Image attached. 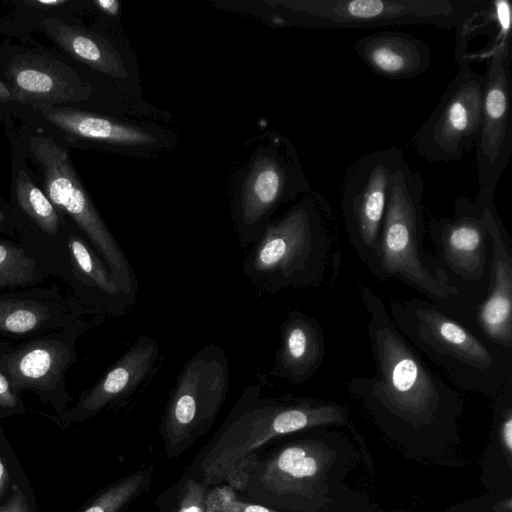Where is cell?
Wrapping results in <instances>:
<instances>
[{
	"label": "cell",
	"mask_w": 512,
	"mask_h": 512,
	"mask_svg": "<svg viewBox=\"0 0 512 512\" xmlns=\"http://www.w3.org/2000/svg\"><path fill=\"white\" fill-rule=\"evenodd\" d=\"M325 349L319 321L301 311L292 310L280 326L279 348L270 373L290 384H303L322 366Z\"/></svg>",
	"instance_id": "d4e9b609"
},
{
	"label": "cell",
	"mask_w": 512,
	"mask_h": 512,
	"mask_svg": "<svg viewBox=\"0 0 512 512\" xmlns=\"http://www.w3.org/2000/svg\"><path fill=\"white\" fill-rule=\"evenodd\" d=\"M459 63L436 107L412 139L416 153L429 162L459 161L478 139L485 75L468 60Z\"/></svg>",
	"instance_id": "2e32d148"
},
{
	"label": "cell",
	"mask_w": 512,
	"mask_h": 512,
	"mask_svg": "<svg viewBox=\"0 0 512 512\" xmlns=\"http://www.w3.org/2000/svg\"><path fill=\"white\" fill-rule=\"evenodd\" d=\"M348 422L343 404L314 397H271L248 385L202 457L199 467L208 485L220 484L228 468L243 455L280 436Z\"/></svg>",
	"instance_id": "5b68a950"
},
{
	"label": "cell",
	"mask_w": 512,
	"mask_h": 512,
	"mask_svg": "<svg viewBox=\"0 0 512 512\" xmlns=\"http://www.w3.org/2000/svg\"><path fill=\"white\" fill-rule=\"evenodd\" d=\"M35 29L47 36L57 51L68 59L127 97L140 100V77L135 56L114 28L97 22L89 28L84 24L46 19Z\"/></svg>",
	"instance_id": "e0dca14e"
},
{
	"label": "cell",
	"mask_w": 512,
	"mask_h": 512,
	"mask_svg": "<svg viewBox=\"0 0 512 512\" xmlns=\"http://www.w3.org/2000/svg\"><path fill=\"white\" fill-rule=\"evenodd\" d=\"M89 316L59 285L0 293V335L18 340L67 327Z\"/></svg>",
	"instance_id": "44dd1931"
},
{
	"label": "cell",
	"mask_w": 512,
	"mask_h": 512,
	"mask_svg": "<svg viewBox=\"0 0 512 512\" xmlns=\"http://www.w3.org/2000/svg\"><path fill=\"white\" fill-rule=\"evenodd\" d=\"M0 512H30L27 499L18 485H13L11 497L0 507Z\"/></svg>",
	"instance_id": "d590c367"
},
{
	"label": "cell",
	"mask_w": 512,
	"mask_h": 512,
	"mask_svg": "<svg viewBox=\"0 0 512 512\" xmlns=\"http://www.w3.org/2000/svg\"><path fill=\"white\" fill-rule=\"evenodd\" d=\"M481 0H285L269 3L274 24L311 29L429 25L461 33L487 6Z\"/></svg>",
	"instance_id": "ba28073f"
},
{
	"label": "cell",
	"mask_w": 512,
	"mask_h": 512,
	"mask_svg": "<svg viewBox=\"0 0 512 512\" xmlns=\"http://www.w3.org/2000/svg\"><path fill=\"white\" fill-rule=\"evenodd\" d=\"M159 356L158 341L148 335L139 336L94 385L81 393L66 419L84 421L125 401L153 373Z\"/></svg>",
	"instance_id": "7402d4cb"
},
{
	"label": "cell",
	"mask_w": 512,
	"mask_h": 512,
	"mask_svg": "<svg viewBox=\"0 0 512 512\" xmlns=\"http://www.w3.org/2000/svg\"><path fill=\"white\" fill-rule=\"evenodd\" d=\"M0 33L9 35V36H15L22 40H26V42L31 41L29 38V34L21 30L18 26H16L11 20L6 18L0 19Z\"/></svg>",
	"instance_id": "8d00e7d4"
},
{
	"label": "cell",
	"mask_w": 512,
	"mask_h": 512,
	"mask_svg": "<svg viewBox=\"0 0 512 512\" xmlns=\"http://www.w3.org/2000/svg\"><path fill=\"white\" fill-rule=\"evenodd\" d=\"M239 512H280L276 509L252 502L243 501Z\"/></svg>",
	"instance_id": "74e56055"
},
{
	"label": "cell",
	"mask_w": 512,
	"mask_h": 512,
	"mask_svg": "<svg viewBox=\"0 0 512 512\" xmlns=\"http://www.w3.org/2000/svg\"><path fill=\"white\" fill-rule=\"evenodd\" d=\"M0 236L27 240L21 219L12 205L0 199ZM31 242V241H30ZM33 243V242H32Z\"/></svg>",
	"instance_id": "1f68e13d"
},
{
	"label": "cell",
	"mask_w": 512,
	"mask_h": 512,
	"mask_svg": "<svg viewBox=\"0 0 512 512\" xmlns=\"http://www.w3.org/2000/svg\"><path fill=\"white\" fill-rule=\"evenodd\" d=\"M229 386V361L219 345H204L184 363L160 424L169 458L180 455L209 430L225 403Z\"/></svg>",
	"instance_id": "30bf717a"
},
{
	"label": "cell",
	"mask_w": 512,
	"mask_h": 512,
	"mask_svg": "<svg viewBox=\"0 0 512 512\" xmlns=\"http://www.w3.org/2000/svg\"><path fill=\"white\" fill-rule=\"evenodd\" d=\"M510 395L506 400V405L501 410L499 423V438L509 465L512 463V408L510 405Z\"/></svg>",
	"instance_id": "e575fe53"
},
{
	"label": "cell",
	"mask_w": 512,
	"mask_h": 512,
	"mask_svg": "<svg viewBox=\"0 0 512 512\" xmlns=\"http://www.w3.org/2000/svg\"><path fill=\"white\" fill-rule=\"evenodd\" d=\"M483 207L490 239L489 286L475 309V320L484 338L493 345L512 349V245L495 202Z\"/></svg>",
	"instance_id": "ffe728a7"
},
{
	"label": "cell",
	"mask_w": 512,
	"mask_h": 512,
	"mask_svg": "<svg viewBox=\"0 0 512 512\" xmlns=\"http://www.w3.org/2000/svg\"><path fill=\"white\" fill-rule=\"evenodd\" d=\"M359 295L375 374L348 379L347 390L377 416L413 429L434 426L456 413L461 395L401 334L382 298L364 284H359Z\"/></svg>",
	"instance_id": "6da1fadb"
},
{
	"label": "cell",
	"mask_w": 512,
	"mask_h": 512,
	"mask_svg": "<svg viewBox=\"0 0 512 512\" xmlns=\"http://www.w3.org/2000/svg\"><path fill=\"white\" fill-rule=\"evenodd\" d=\"M69 146L130 157H149L173 147L174 135L154 121L68 106L28 110L22 120Z\"/></svg>",
	"instance_id": "8fae6325"
},
{
	"label": "cell",
	"mask_w": 512,
	"mask_h": 512,
	"mask_svg": "<svg viewBox=\"0 0 512 512\" xmlns=\"http://www.w3.org/2000/svg\"><path fill=\"white\" fill-rule=\"evenodd\" d=\"M65 58L41 45L0 44V77L25 113L45 106H68L132 118L154 114L140 100L127 97Z\"/></svg>",
	"instance_id": "277c9868"
},
{
	"label": "cell",
	"mask_w": 512,
	"mask_h": 512,
	"mask_svg": "<svg viewBox=\"0 0 512 512\" xmlns=\"http://www.w3.org/2000/svg\"><path fill=\"white\" fill-rule=\"evenodd\" d=\"M352 49L374 74L392 80L423 76L433 59L425 41L404 31L384 30L363 36L353 42Z\"/></svg>",
	"instance_id": "cb8c5ba5"
},
{
	"label": "cell",
	"mask_w": 512,
	"mask_h": 512,
	"mask_svg": "<svg viewBox=\"0 0 512 512\" xmlns=\"http://www.w3.org/2000/svg\"><path fill=\"white\" fill-rule=\"evenodd\" d=\"M19 393L0 370V413L19 412L25 409Z\"/></svg>",
	"instance_id": "836d02e7"
},
{
	"label": "cell",
	"mask_w": 512,
	"mask_h": 512,
	"mask_svg": "<svg viewBox=\"0 0 512 512\" xmlns=\"http://www.w3.org/2000/svg\"><path fill=\"white\" fill-rule=\"evenodd\" d=\"M10 20L26 33L46 19H56L69 24H83L81 0H21L14 1Z\"/></svg>",
	"instance_id": "4316f807"
},
{
	"label": "cell",
	"mask_w": 512,
	"mask_h": 512,
	"mask_svg": "<svg viewBox=\"0 0 512 512\" xmlns=\"http://www.w3.org/2000/svg\"><path fill=\"white\" fill-rule=\"evenodd\" d=\"M334 459V451L322 441L287 443L259 459L243 494L250 502L273 509L311 510L324 502Z\"/></svg>",
	"instance_id": "7c38bea8"
},
{
	"label": "cell",
	"mask_w": 512,
	"mask_h": 512,
	"mask_svg": "<svg viewBox=\"0 0 512 512\" xmlns=\"http://www.w3.org/2000/svg\"><path fill=\"white\" fill-rule=\"evenodd\" d=\"M103 321L84 316L67 327L16 344L0 340V370L19 393L31 391L42 402L65 408L71 400L66 374L77 360V340Z\"/></svg>",
	"instance_id": "5bb4252c"
},
{
	"label": "cell",
	"mask_w": 512,
	"mask_h": 512,
	"mask_svg": "<svg viewBox=\"0 0 512 512\" xmlns=\"http://www.w3.org/2000/svg\"><path fill=\"white\" fill-rule=\"evenodd\" d=\"M155 465L132 472L104 489L81 512H122L147 491L153 481Z\"/></svg>",
	"instance_id": "83f0119b"
},
{
	"label": "cell",
	"mask_w": 512,
	"mask_h": 512,
	"mask_svg": "<svg viewBox=\"0 0 512 512\" xmlns=\"http://www.w3.org/2000/svg\"><path fill=\"white\" fill-rule=\"evenodd\" d=\"M10 204L21 219L27 239L46 251L56 261L62 274L66 257L67 218L35 183L27 160L14 147Z\"/></svg>",
	"instance_id": "603a6c76"
},
{
	"label": "cell",
	"mask_w": 512,
	"mask_h": 512,
	"mask_svg": "<svg viewBox=\"0 0 512 512\" xmlns=\"http://www.w3.org/2000/svg\"><path fill=\"white\" fill-rule=\"evenodd\" d=\"M11 146L34 163L41 174L42 190L53 205L81 231L123 288L137 296V275L82 184L69 148L42 129L24 123L10 132Z\"/></svg>",
	"instance_id": "52a82bcc"
},
{
	"label": "cell",
	"mask_w": 512,
	"mask_h": 512,
	"mask_svg": "<svg viewBox=\"0 0 512 512\" xmlns=\"http://www.w3.org/2000/svg\"><path fill=\"white\" fill-rule=\"evenodd\" d=\"M388 311L401 334L450 384L494 399L512 388L511 352L483 340L430 300L393 299Z\"/></svg>",
	"instance_id": "3957f363"
},
{
	"label": "cell",
	"mask_w": 512,
	"mask_h": 512,
	"mask_svg": "<svg viewBox=\"0 0 512 512\" xmlns=\"http://www.w3.org/2000/svg\"><path fill=\"white\" fill-rule=\"evenodd\" d=\"M259 459L257 451L238 458L224 473L220 484H226L237 492L244 493Z\"/></svg>",
	"instance_id": "f546056e"
},
{
	"label": "cell",
	"mask_w": 512,
	"mask_h": 512,
	"mask_svg": "<svg viewBox=\"0 0 512 512\" xmlns=\"http://www.w3.org/2000/svg\"><path fill=\"white\" fill-rule=\"evenodd\" d=\"M67 218V217H66ZM60 279L92 317H119L135 305L128 293L81 231L66 220V257Z\"/></svg>",
	"instance_id": "d6986e66"
},
{
	"label": "cell",
	"mask_w": 512,
	"mask_h": 512,
	"mask_svg": "<svg viewBox=\"0 0 512 512\" xmlns=\"http://www.w3.org/2000/svg\"><path fill=\"white\" fill-rule=\"evenodd\" d=\"M510 30L508 19L487 52L481 125L475 145L479 191L474 201L480 206L494 201L512 153Z\"/></svg>",
	"instance_id": "9a60e30c"
},
{
	"label": "cell",
	"mask_w": 512,
	"mask_h": 512,
	"mask_svg": "<svg viewBox=\"0 0 512 512\" xmlns=\"http://www.w3.org/2000/svg\"><path fill=\"white\" fill-rule=\"evenodd\" d=\"M8 479H9V475H8V472L4 466V463L0 457V497L2 496L3 494V491L5 489V486L8 482Z\"/></svg>",
	"instance_id": "f35d334b"
},
{
	"label": "cell",
	"mask_w": 512,
	"mask_h": 512,
	"mask_svg": "<svg viewBox=\"0 0 512 512\" xmlns=\"http://www.w3.org/2000/svg\"><path fill=\"white\" fill-rule=\"evenodd\" d=\"M341 257L331 206L311 190L267 224L248 248L243 273L265 293L327 287L339 275Z\"/></svg>",
	"instance_id": "7a4b0ae2"
},
{
	"label": "cell",
	"mask_w": 512,
	"mask_h": 512,
	"mask_svg": "<svg viewBox=\"0 0 512 512\" xmlns=\"http://www.w3.org/2000/svg\"><path fill=\"white\" fill-rule=\"evenodd\" d=\"M438 262L451 285L469 293L476 289L487 294L489 286L488 243L483 207L465 196L458 197L451 217L429 223ZM486 296V295H485Z\"/></svg>",
	"instance_id": "ac0fdd59"
},
{
	"label": "cell",
	"mask_w": 512,
	"mask_h": 512,
	"mask_svg": "<svg viewBox=\"0 0 512 512\" xmlns=\"http://www.w3.org/2000/svg\"><path fill=\"white\" fill-rule=\"evenodd\" d=\"M312 190L291 141L273 135L258 144L238 171L231 197V218L242 248L260 237L285 203Z\"/></svg>",
	"instance_id": "9c48e42d"
},
{
	"label": "cell",
	"mask_w": 512,
	"mask_h": 512,
	"mask_svg": "<svg viewBox=\"0 0 512 512\" xmlns=\"http://www.w3.org/2000/svg\"><path fill=\"white\" fill-rule=\"evenodd\" d=\"M404 160L398 147L371 151L348 167L341 187V213L349 243L380 281L381 225L393 176Z\"/></svg>",
	"instance_id": "4fadbf2b"
},
{
	"label": "cell",
	"mask_w": 512,
	"mask_h": 512,
	"mask_svg": "<svg viewBox=\"0 0 512 512\" xmlns=\"http://www.w3.org/2000/svg\"><path fill=\"white\" fill-rule=\"evenodd\" d=\"M496 512H511L512 511V499L510 497L500 501L494 506Z\"/></svg>",
	"instance_id": "ab89813d"
},
{
	"label": "cell",
	"mask_w": 512,
	"mask_h": 512,
	"mask_svg": "<svg viewBox=\"0 0 512 512\" xmlns=\"http://www.w3.org/2000/svg\"><path fill=\"white\" fill-rule=\"evenodd\" d=\"M25 109L16 100L10 87L0 77V122L12 124V118L23 120Z\"/></svg>",
	"instance_id": "d6a6232c"
},
{
	"label": "cell",
	"mask_w": 512,
	"mask_h": 512,
	"mask_svg": "<svg viewBox=\"0 0 512 512\" xmlns=\"http://www.w3.org/2000/svg\"><path fill=\"white\" fill-rule=\"evenodd\" d=\"M208 485L203 480L186 477L159 495L161 512H205Z\"/></svg>",
	"instance_id": "f1b7e54d"
},
{
	"label": "cell",
	"mask_w": 512,
	"mask_h": 512,
	"mask_svg": "<svg viewBox=\"0 0 512 512\" xmlns=\"http://www.w3.org/2000/svg\"><path fill=\"white\" fill-rule=\"evenodd\" d=\"M242 502L239 493L230 486L210 485L205 496V512H239Z\"/></svg>",
	"instance_id": "4dcf8cb0"
},
{
	"label": "cell",
	"mask_w": 512,
	"mask_h": 512,
	"mask_svg": "<svg viewBox=\"0 0 512 512\" xmlns=\"http://www.w3.org/2000/svg\"><path fill=\"white\" fill-rule=\"evenodd\" d=\"M60 274L56 261L36 244L0 236V293L37 287Z\"/></svg>",
	"instance_id": "484cf974"
},
{
	"label": "cell",
	"mask_w": 512,
	"mask_h": 512,
	"mask_svg": "<svg viewBox=\"0 0 512 512\" xmlns=\"http://www.w3.org/2000/svg\"><path fill=\"white\" fill-rule=\"evenodd\" d=\"M422 175L404 160L390 186L379 239L381 281L397 278L443 310L463 300L444 272L433 270L421 253L425 235Z\"/></svg>",
	"instance_id": "8992f818"
}]
</instances>
